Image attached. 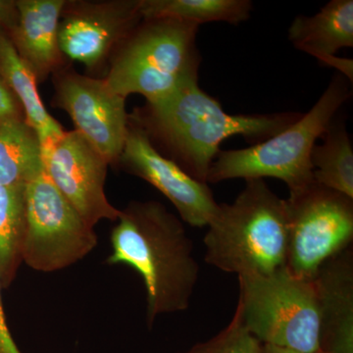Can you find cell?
Returning a JSON list of instances; mask_svg holds the SVG:
<instances>
[{
  "instance_id": "obj_1",
  "label": "cell",
  "mask_w": 353,
  "mask_h": 353,
  "mask_svg": "<svg viewBox=\"0 0 353 353\" xmlns=\"http://www.w3.org/2000/svg\"><path fill=\"white\" fill-rule=\"evenodd\" d=\"M117 221L106 263L126 265L141 275L148 328L157 316L187 310L199 281V264L182 221L155 201L130 202Z\"/></svg>"
},
{
  "instance_id": "obj_2",
  "label": "cell",
  "mask_w": 353,
  "mask_h": 353,
  "mask_svg": "<svg viewBox=\"0 0 353 353\" xmlns=\"http://www.w3.org/2000/svg\"><path fill=\"white\" fill-rule=\"evenodd\" d=\"M303 116L299 113L230 114L201 90L199 81L161 101L146 104L136 122L188 175L208 183L223 141L241 136L253 145L272 138Z\"/></svg>"
},
{
  "instance_id": "obj_3",
  "label": "cell",
  "mask_w": 353,
  "mask_h": 353,
  "mask_svg": "<svg viewBox=\"0 0 353 353\" xmlns=\"http://www.w3.org/2000/svg\"><path fill=\"white\" fill-rule=\"evenodd\" d=\"M245 183L231 204H220L209 223L204 260L225 273L271 275L287 263L285 199L262 179Z\"/></svg>"
},
{
  "instance_id": "obj_4",
  "label": "cell",
  "mask_w": 353,
  "mask_h": 353,
  "mask_svg": "<svg viewBox=\"0 0 353 353\" xmlns=\"http://www.w3.org/2000/svg\"><path fill=\"white\" fill-rule=\"evenodd\" d=\"M350 97V82L336 74L313 108L294 124L256 145L243 150H220L209 170L208 183L274 178L283 181L290 192L303 189L314 182L311 164L313 148Z\"/></svg>"
},
{
  "instance_id": "obj_5",
  "label": "cell",
  "mask_w": 353,
  "mask_h": 353,
  "mask_svg": "<svg viewBox=\"0 0 353 353\" xmlns=\"http://www.w3.org/2000/svg\"><path fill=\"white\" fill-rule=\"evenodd\" d=\"M143 21L121 46L104 80L125 99L139 94L153 103L199 81V26L173 19Z\"/></svg>"
},
{
  "instance_id": "obj_6",
  "label": "cell",
  "mask_w": 353,
  "mask_h": 353,
  "mask_svg": "<svg viewBox=\"0 0 353 353\" xmlns=\"http://www.w3.org/2000/svg\"><path fill=\"white\" fill-rule=\"evenodd\" d=\"M245 329L262 345L320 352L319 303L314 280L281 269L271 275L238 276Z\"/></svg>"
},
{
  "instance_id": "obj_7",
  "label": "cell",
  "mask_w": 353,
  "mask_h": 353,
  "mask_svg": "<svg viewBox=\"0 0 353 353\" xmlns=\"http://www.w3.org/2000/svg\"><path fill=\"white\" fill-rule=\"evenodd\" d=\"M285 268L296 277L314 280L320 268L353 241V199L312 182L290 192Z\"/></svg>"
},
{
  "instance_id": "obj_8",
  "label": "cell",
  "mask_w": 353,
  "mask_h": 353,
  "mask_svg": "<svg viewBox=\"0 0 353 353\" xmlns=\"http://www.w3.org/2000/svg\"><path fill=\"white\" fill-rule=\"evenodd\" d=\"M99 238L51 182L44 169L25 185L22 259L39 272L62 270L85 259Z\"/></svg>"
},
{
  "instance_id": "obj_9",
  "label": "cell",
  "mask_w": 353,
  "mask_h": 353,
  "mask_svg": "<svg viewBox=\"0 0 353 353\" xmlns=\"http://www.w3.org/2000/svg\"><path fill=\"white\" fill-rule=\"evenodd\" d=\"M41 157L46 175L90 226L118 220L121 210L105 194L108 161L80 132H64L41 145Z\"/></svg>"
},
{
  "instance_id": "obj_10",
  "label": "cell",
  "mask_w": 353,
  "mask_h": 353,
  "mask_svg": "<svg viewBox=\"0 0 353 353\" xmlns=\"http://www.w3.org/2000/svg\"><path fill=\"white\" fill-rule=\"evenodd\" d=\"M54 99L58 108L69 114L75 131L109 164L119 161L130 127L125 97L114 92L105 80L69 72L58 78Z\"/></svg>"
},
{
  "instance_id": "obj_11",
  "label": "cell",
  "mask_w": 353,
  "mask_h": 353,
  "mask_svg": "<svg viewBox=\"0 0 353 353\" xmlns=\"http://www.w3.org/2000/svg\"><path fill=\"white\" fill-rule=\"evenodd\" d=\"M128 172L157 188L172 202L181 219L190 226H208L219 210L208 183L188 175L153 145L138 123L129 127L119 162Z\"/></svg>"
},
{
  "instance_id": "obj_12",
  "label": "cell",
  "mask_w": 353,
  "mask_h": 353,
  "mask_svg": "<svg viewBox=\"0 0 353 353\" xmlns=\"http://www.w3.org/2000/svg\"><path fill=\"white\" fill-rule=\"evenodd\" d=\"M60 21L58 41L61 53L88 68H95L113 46L123 43L143 17L139 0L80 3Z\"/></svg>"
},
{
  "instance_id": "obj_13",
  "label": "cell",
  "mask_w": 353,
  "mask_h": 353,
  "mask_svg": "<svg viewBox=\"0 0 353 353\" xmlns=\"http://www.w3.org/2000/svg\"><path fill=\"white\" fill-rule=\"evenodd\" d=\"M314 283L319 303L320 352L353 353L352 246L323 265Z\"/></svg>"
},
{
  "instance_id": "obj_14",
  "label": "cell",
  "mask_w": 353,
  "mask_h": 353,
  "mask_svg": "<svg viewBox=\"0 0 353 353\" xmlns=\"http://www.w3.org/2000/svg\"><path fill=\"white\" fill-rule=\"evenodd\" d=\"M66 6L64 0L16 1L17 16L9 38L37 78L46 77L61 61L58 30Z\"/></svg>"
},
{
  "instance_id": "obj_15",
  "label": "cell",
  "mask_w": 353,
  "mask_h": 353,
  "mask_svg": "<svg viewBox=\"0 0 353 353\" xmlns=\"http://www.w3.org/2000/svg\"><path fill=\"white\" fill-rule=\"evenodd\" d=\"M288 38L297 50L326 64L341 48L353 46L352 0H331L315 15L297 16Z\"/></svg>"
},
{
  "instance_id": "obj_16",
  "label": "cell",
  "mask_w": 353,
  "mask_h": 353,
  "mask_svg": "<svg viewBox=\"0 0 353 353\" xmlns=\"http://www.w3.org/2000/svg\"><path fill=\"white\" fill-rule=\"evenodd\" d=\"M0 76L19 101L25 122L36 132L41 145L57 139L65 132L48 112L38 92L37 76L7 36L0 29Z\"/></svg>"
},
{
  "instance_id": "obj_17",
  "label": "cell",
  "mask_w": 353,
  "mask_h": 353,
  "mask_svg": "<svg viewBox=\"0 0 353 353\" xmlns=\"http://www.w3.org/2000/svg\"><path fill=\"white\" fill-rule=\"evenodd\" d=\"M43 170L41 145L25 120L0 124V185L25 187Z\"/></svg>"
},
{
  "instance_id": "obj_18",
  "label": "cell",
  "mask_w": 353,
  "mask_h": 353,
  "mask_svg": "<svg viewBox=\"0 0 353 353\" xmlns=\"http://www.w3.org/2000/svg\"><path fill=\"white\" fill-rule=\"evenodd\" d=\"M250 0H139L143 20L173 19L192 23L239 25L250 19Z\"/></svg>"
},
{
  "instance_id": "obj_19",
  "label": "cell",
  "mask_w": 353,
  "mask_h": 353,
  "mask_svg": "<svg viewBox=\"0 0 353 353\" xmlns=\"http://www.w3.org/2000/svg\"><path fill=\"white\" fill-rule=\"evenodd\" d=\"M311 152L313 180L353 199V148L345 123L333 121Z\"/></svg>"
},
{
  "instance_id": "obj_20",
  "label": "cell",
  "mask_w": 353,
  "mask_h": 353,
  "mask_svg": "<svg viewBox=\"0 0 353 353\" xmlns=\"http://www.w3.org/2000/svg\"><path fill=\"white\" fill-rule=\"evenodd\" d=\"M25 187L0 185V285L10 287L23 262Z\"/></svg>"
},
{
  "instance_id": "obj_21",
  "label": "cell",
  "mask_w": 353,
  "mask_h": 353,
  "mask_svg": "<svg viewBox=\"0 0 353 353\" xmlns=\"http://www.w3.org/2000/svg\"><path fill=\"white\" fill-rule=\"evenodd\" d=\"M178 353H262V343L245 329L240 308L236 306L226 328L213 338Z\"/></svg>"
},
{
  "instance_id": "obj_22",
  "label": "cell",
  "mask_w": 353,
  "mask_h": 353,
  "mask_svg": "<svg viewBox=\"0 0 353 353\" xmlns=\"http://www.w3.org/2000/svg\"><path fill=\"white\" fill-rule=\"evenodd\" d=\"M23 110L15 95L0 76V124L23 119Z\"/></svg>"
},
{
  "instance_id": "obj_23",
  "label": "cell",
  "mask_w": 353,
  "mask_h": 353,
  "mask_svg": "<svg viewBox=\"0 0 353 353\" xmlns=\"http://www.w3.org/2000/svg\"><path fill=\"white\" fill-rule=\"evenodd\" d=\"M1 285H0V353H22L14 341L8 325L6 323L1 301Z\"/></svg>"
},
{
  "instance_id": "obj_24",
  "label": "cell",
  "mask_w": 353,
  "mask_h": 353,
  "mask_svg": "<svg viewBox=\"0 0 353 353\" xmlns=\"http://www.w3.org/2000/svg\"><path fill=\"white\" fill-rule=\"evenodd\" d=\"M17 16L16 11V1H7L0 0V25L10 23L11 28L15 24V18Z\"/></svg>"
},
{
  "instance_id": "obj_25",
  "label": "cell",
  "mask_w": 353,
  "mask_h": 353,
  "mask_svg": "<svg viewBox=\"0 0 353 353\" xmlns=\"http://www.w3.org/2000/svg\"><path fill=\"white\" fill-rule=\"evenodd\" d=\"M262 353H303L294 352V350H287V348H282L274 347V345H262ZM315 353H323L318 352Z\"/></svg>"
}]
</instances>
